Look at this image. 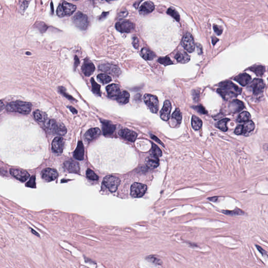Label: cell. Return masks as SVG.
<instances>
[{
    "label": "cell",
    "instance_id": "cell-1",
    "mask_svg": "<svg viewBox=\"0 0 268 268\" xmlns=\"http://www.w3.org/2000/svg\"><path fill=\"white\" fill-rule=\"evenodd\" d=\"M219 86L220 88L217 90V91L226 100L235 98L241 92V88L229 81L220 83Z\"/></svg>",
    "mask_w": 268,
    "mask_h": 268
},
{
    "label": "cell",
    "instance_id": "cell-2",
    "mask_svg": "<svg viewBox=\"0 0 268 268\" xmlns=\"http://www.w3.org/2000/svg\"><path fill=\"white\" fill-rule=\"evenodd\" d=\"M32 107V104L29 102L17 101L7 104L6 109L9 112H17L23 114H27L30 113Z\"/></svg>",
    "mask_w": 268,
    "mask_h": 268
},
{
    "label": "cell",
    "instance_id": "cell-3",
    "mask_svg": "<svg viewBox=\"0 0 268 268\" xmlns=\"http://www.w3.org/2000/svg\"><path fill=\"white\" fill-rule=\"evenodd\" d=\"M45 123V127L49 132L60 136H63L66 134V128L63 124L58 123L53 120H47Z\"/></svg>",
    "mask_w": 268,
    "mask_h": 268
},
{
    "label": "cell",
    "instance_id": "cell-4",
    "mask_svg": "<svg viewBox=\"0 0 268 268\" xmlns=\"http://www.w3.org/2000/svg\"><path fill=\"white\" fill-rule=\"evenodd\" d=\"M76 10V6L66 1H63L59 4L57 10V14L59 17L70 16L73 14Z\"/></svg>",
    "mask_w": 268,
    "mask_h": 268
},
{
    "label": "cell",
    "instance_id": "cell-5",
    "mask_svg": "<svg viewBox=\"0 0 268 268\" xmlns=\"http://www.w3.org/2000/svg\"><path fill=\"white\" fill-rule=\"evenodd\" d=\"M72 21L76 27L82 30L86 29L89 25L88 17L86 15L80 12L74 15Z\"/></svg>",
    "mask_w": 268,
    "mask_h": 268
},
{
    "label": "cell",
    "instance_id": "cell-6",
    "mask_svg": "<svg viewBox=\"0 0 268 268\" xmlns=\"http://www.w3.org/2000/svg\"><path fill=\"white\" fill-rule=\"evenodd\" d=\"M255 125L254 122L251 121H248L244 122L242 125H240L236 127L235 131V133L237 135H243L244 136H248L254 131Z\"/></svg>",
    "mask_w": 268,
    "mask_h": 268
},
{
    "label": "cell",
    "instance_id": "cell-7",
    "mask_svg": "<svg viewBox=\"0 0 268 268\" xmlns=\"http://www.w3.org/2000/svg\"><path fill=\"white\" fill-rule=\"evenodd\" d=\"M144 100L149 109L153 113H157L159 109V101L157 97L150 94H146Z\"/></svg>",
    "mask_w": 268,
    "mask_h": 268
},
{
    "label": "cell",
    "instance_id": "cell-8",
    "mask_svg": "<svg viewBox=\"0 0 268 268\" xmlns=\"http://www.w3.org/2000/svg\"><path fill=\"white\" fill-rule=\"evenodd\" d=\"M121 181L117 177L108 175L104 178L103 183L112 192L116 191L120 186Z\"/></svg>",
    "mask_w": 268,
    "mask_h": 268
},
{
    "label": "cell",
    "instance_id": "cell-9",
    "mask_svg": "<svg viewBox=\"0 0 268 268\" xmlns=\"http://www.w3.org/2000/svg\"><path fill=\"white\" fill-rule=\"evenodd\" d=\"M147 191V186L140 183H134L131 188V194L134 197H143Z\"/></svg>",
    "mask_w": 268,
    "mask_h": 268
},
{
    "label": "cell",
    "instance_id": "cell-10",
    "mask_svg": "<svg viewBox=\"0 0 268 268\" xmlns=\"http://www.w3.org/2000/svg\"><path fill=\"white\" fill-rule=\"evenodd\" d=\"M115 27L121 33H129L134 29L135 25L132 22L126 20H121L116 23Z\"/></svg>",
    "mask_w": 268,
    "mask_h": 268
},
{
    "label": "cell",
    "instance_id": "cell-11",
    "mask_svg": "<svg viewBox=\"0 0 268 268\" xmlns=\"http://www.w3.org/2000/svg\"><path fill=\"white\" fill-rule=\"evenodd\" d=\"M249 88L254 94L259 95L261 94L265 89V83L262 79H255L249 85Z\"/></svg>",
    "mask_w": 268,
    "mask_h": 268
},
{
    "label": "cell",
    "instance_id": "cell-12",
    "mask_svg": "<svg viewBox=\"0 0 268 268\" xmlns=\"http://www.w3.org/2000/svg\"><path fill=\"white\" fill-rule=\"evenodd\" d=\"M98 68L102 71L109 73L114 76H118L121 73V70L118 67L114 64H103L99 66Z\"/></svg>",
    "mask_w": 268,
    "mask_h": 268
},
{
    "label": "cell",
    "instance_id": "cell-13",
    "mask_svg": "<svg viewBox=\"0 0 268 268\" xmlns=\"http://www.w3.org/2000/svg\"><path fill=\"white\" fill-rule=\"evenodd\" d=\"M182 45L188 52H194L195 49V43L191 34L187 33L185 35L182 41Z\"/></svg>",
    "mask_w": 268,
    "mask_h": 268
},
{
    "label": "cell",
    "instance_id": "cell-14",
    "mask_svg": "<svg viewBox=\"0 0 268 268\" xmlns=\"http://www.w3.org/2000/svg\"><path fill=\"white\" fill-rule=\"evenodd\" d=\"M58 174L54 169L46 168L41 172V177L47 182H50L55 180L57 178Z\"/></svg>",
    "mask_w": 268,
    "mask_h": 268
},
{
    "label": "cell",
    "instance_id": "cell-15",
    "mask_svg": "<svg viewBox=\"0 0 268 268\" xmlns=\"http://www.w3.org/2000/svg\"><path fill=\"white\" fill-rule=\"evenodd\" d=\"M64 141L61 137L55 138L52 143V150L56 154H60L64 148Z\"/></svg>",
    "mask_w": 268,
    "mask_h": 268
},
{
    "label": "cell",
    "instance_id": "cell-16",
    "mask_svg": "<svg viewBox=\"0 0 268 268\" xmlns=\"http://www.w3.org/2000/svg\"><path fill=\"white\" fill-rule=\"evenodd\" d=\"M10 174L15 179L21 182H25L29 178V174L27 171L18 169H11Z\"/></svg>",
    "mask_w": 268,
    "mask_h": 268
},
{
    "label": "cell",
    "instance_id": "cell-17",
    "mask_svg": "<svg viewBox=\"0 0 268 268\" xmlns=\"http://www.w3.org/2000/svg\"><path fill=\"white\" fill-rule=\"evenodd\" d=\"M171 111V104L169 101H165L163 109L160 111V117L162 120L167 121L169 120Z\"/></svg>",
    "mask_w": 268,
    "mask_h": 268
},
{
    "label": "cell",
    "instance_id": "cell-18",
    "mask_svg": "<svg viewBox=\"0 0 268 268\" xmlns=\"http://www.w3.org/2000/svg\"><path fill=\"white\" fill-rule=\"evenodd\" d=\"M118 134L120 136L125 140L131 142H134L136 140L137 134L134 131H131L128 129H123L119 131Z\"/></svg>",
    "mask_w": 268,
    "mask_h": 268
},
{
    "label": "cell",
    "instance_id": "cell-19",
    "mask_svg": "<svg viewBox=\"0 0 268 268\" xmlns=\"http://www.w3.org/2000/svg\"><path fill=\"white\" fill-rule=\"evenodd\" d=\"M106 91L109 97L113 99H116L121 93L120 86L116 84H110L107 86Z\"/></svg>",
    "mask_w": 268,
    "mask_h": 268
},
{
    "label": "cell",
    "instance_id": "cell-20",
    "mask_svg": "<svg viewBox=\"0 0 268 268\" xmlns=\"http://www.w3.org/2000/svg\"><path fill=\"white\" fill-rule=\"evenodd\" d=\"M101 135V131L98 128H93L90 129L86 134H84V138L85 140L90 142L95 140Z\"/></svg>",
    "mask_w": 268,
    "mask_h": 268
},
{
    "label": "cell",
    "instance_id": "cell-21",
    "mask_svg": "<svg viewBox=\"0 0 268 268\" xmlns=\"http://www.w3.org/2000/svg\"><path fill=\"white\" fill-rule=\"evenodd\" d=\"M82 70L84 75L89 77L94 71L95 67L91 61H90L89 59H86L82 67Z\"/></svg>",
    "mask_w": 268,
    "mask_h": 268
},
{
    "label": "cell",
    "instance_id": "cell-22",
    "mask_svg": "<svg viewBox=\"0 0 268 268\" xmlns=\"http://www.w3.org/2000/svg\"><path fill=\"white\" fill-rule=\"evenodd\" d=\"M64 167L68 171L72 173H78L80 171L79 163L73 160H69L64 163Z\"/></svg>",
    "mask_w": 268,
    "mask_h": 268
},
{
    "label": "cell",
    "instance_id": "cell-23",
    "mask_svg": "<svg viewBox=\"0 0 268 268\" xmlns=\"http://www.w3.org/2000/svg\"><path fill=\"white\" fill-rule=\"evenodd\" d=\"M102 123V130L104 135L110 136L114 132L116 129V126L108 121H103Z\"/></svg>",
    "mask_w": 268,
    "mask_h": 268
},
{
    "label": "cell",
    "instance_id": "cell-24",
    "mask_svg": "<svg viewBox=\"0 0 268 268\" xmlns=\"http://www.w3.org/2000/svg\"><path fill=\"white\" fill-rule=\"evenodd\" d=\"M244 107L245 105L243 102L238 100H234L229 104V109L231 112L236 113L243 111Z\"/></svg>",
    "mask_w": 268,
    "mask_h": 268
},
{
    "label": "cell",
    "instance_id": "cell-25",
    "mask_svg": "<svg viewBox=\"0 0 268 268\" xmlns=\"http://www.w3.org/2000/svg\"><path fill=\"white\" fill-rule=\"evenodd\" d=\"M155 9L154 3L151 1H146L144 3L140 8V13L141 15L148 14L152 12Z\"/></svg>",
    "mask_w": 268,
    "mask_h": 268
},
{
    "label": "cell",
    "instance_id": "cell-26",
    "mask_svg": "<svg viewBox=\"0 0 268 268\" xmlns=\"http://www.w3.org/2000/svg\"><path fill=\"white\" fill-rule=\"evenodd\" d=\"M146 165L147 168L150 169H154L159 165V158L156 156L151 155L146 160Z\"/></svg>",
    "mask_w": 268,
    "mask_h": 268
},
{
    "label": "cell",
    "instance_id": "cell-27",
    "mask_svg": "<svg viewBox=\"0 0 268 268\" xmlns=\"http://www.w3.org/2000/svg\"><path fill=\"white\" fill-rule=\"evenodd\" d=\"M251 78L247 73H241L234 78V80L240 85L243 86H247L250 82Z\"/></svg>",
    "mask_w": 268,
    "mask_h": 268
},
{
    "label": "cell",
    "instance_id": "cell-28",
    "mask_svg": "<svg viewBox=\"0 0 268 268\" xmlns=\"http://www.w3.org/2000/svg\"><path fill=\"white\" fill-rule=\"evenodd\" d=\"M84 146L82 141H79L77 148L74 152V157L75 159H78L79 160H82L84 158Z\"/></svg>",
    "mask_w": 268,
    "mask_h": 268
},
{
    "label": "cell",
    "instance_id": "cell-29",
    "mask_svg": "<svg viewBox=\"0 0 268 268\" xmlns=\"http://www.w3.org/2000/svg\"><path fill=\"white\" fill-rule=\"evenodd\" d=\"M175 59L179 63H186L190 61V57L186 52L184 51H180L175 55Z\"/></svg>",
    "mask_w": 268,
    "mask_h": 268
},
{
    "label": "cell",
    "instance_id": "cell-30",
    "mask_svg": "<svg viewBox=\"0 0 268 268\" xmlns=\"http://www.w3.org/2000/svg\"><path fill=\"white\" fill-rule=\"evenodd\" d=\"M141 57L146 60H151L155 57V54L153 52L146 48L142 49L140 52Z\"/></svg>",
    "mask_w": 268,
    "mask_h": 268
},
{
    "label": "cell",
    "instance_id": "cell-31",
    "mask_svg": "<svg viewBox=\"0 0 268 268\" xmlns=\"http://www.w3.org/2000/svg\"><path fill=\"white\" fill-rule=\"evenodd\" d=\"M129 94L127 91H123L120 93L118 97L116 98L117 102L121 104H126L129 100Z\"/></svg>",
    "mask_w": 268,
    "mask_h": 268
},
{
    "label": "cell",
    "instance_id": "cell-32",
    "mask_svg": "<svg viewBox=\"0 0 268 268\" xmlns=\"http://www.w3.org/2000/svg\"><path fill=\"white\" fill-rule=\"evenodd\" d=\"M249 70L254 72L258 76H262L265 73V67L261 65H256L249 68Z\"/></svg>",
    "mask_w": 268,
    "mask_h": 268
},
{
    "label": "cell",
    "instance_id": "cell-33",
    "mask_svg": "<svg viewBox=\"0 0 268 268\" xmlns=\"http://www.w3.org/2000/svg\"><path fill=\"white\" fill-rule=\"evenodd\" d=\"M34 116L35 118L39 122H45L47 119L46 114L39 110H37L34 112Z\"/></svg>",
    "mask_w": 268,
    "mask_h": 268
},
{
    "label": "cell",
    "instance_id": "cell-34",
    "mask_svg": "<svg viewBox=\"0 0 268 268\" xmlns=\"http://www.w3.org/2000/svg\"><path fill=\"white\" fill-rule=\"evenodd\" d=\"M192 126L194 130L198 131L202 127V121L198 117L193 115L192 118Z\"/></svg>",
    "mask_w": 268,
    "mask_h": 268
},
{
    "label": "cell",
    "instance_id": "cell-35",
    "mask_svg": "<svg viewBox=\"0 0 268 268\" xmlns=\"http://www.w3.org/2000/svg\"><path fill=\"white\" fill-rule=\"evenodd\" d=\"M182 113L179 109H175L174 113L172 115V120L175 121L176 124H180L182 121Z\"/></svg>",
    "mask_w": 268,
    "mask_h": 268
},
{
    "label": "cell",
    "instance_id": "cell-36",
    "mask_svg": "<svg viewBox=\"0 0 268 268\" xmlns=\"http://www.w3.org/2000/svg\"><path fill=\"white\" fill-rule=\"evenodd\" d=\"M229 121V119L228 118L223 119L216 124V126L218 129H220V130L223 131V132H226L228 130L227 124Z\"/></svg>",
    "mask_w": 268,
    "mask_h": 268
},
{
    "label": "cell",
    "instance_id": "cell-37",
    "mask_svg": "<svg viewBox=\"0 0 268 268\" xmlns=\"http://www.w3.org/2000/svg\"><path fill=\"white\" fill-rule=\"evenodd\" d=\"M251 115L248 112H243L240 114L237 118L238 122L240 123L246 122L250 121Z\"/></svg>",
    "mask_w": 268,
    "mask_h": 268
},
{
    "label": "cell",
    "instance_id": "cell-38",
    "mask_svg": "<svg viewBox=\"0 0 268 268\" xmlns=\"http://www.w3.org/2000/svg\"><path fill=\"white\" fill-rule=\"evenodd\" d=\"M97 77L98 80L103 84H106L112 81L111 77L106 74H100Z\"/></svg>",
    "mask_w": 268,
    "mask_h": 268
},
{
    "label": "cell",
    "instance_id": "cell-39",
    "mask_svg": "<svg viewBox=\"0 0 268 268\" xmlns=\"http://www.w3.org/2000/svg\"><path fill=\"white\" fill-rule=\"evenodd\" d=\"M150 154L152 155L156 156L157 157H160L162 155V151L159 147L154 144H152V148L150 151Z\"/></svg>",
    "mask_w": 268,
    "mask_h": 268
},
{
    "label": "cell",
    "instance_id": "cell-40",
    "mask_svg": "<svg viewBox=\"0 0 268 268\" xmlns=\"http://www.w3.org/2000/svg\"><path fill=\"white\" fill-rule=\"evenodd\" d=\"M91 84L92 86V91L93 93H95V94L100 95H101V90L100 86L98 85L94 80V79H91Z\"/></svg>",
    "mask_w": 268,
    "mask_h": 268
},
{
    "label": "cell",
    "instance_id": "cell-41",
    "mask_svg": "<svg viewBox=\"0 0 268 268\" xmlns=\"http://www.w3.org/2000/svg\"><path fill=\"white\" fill-rule=\"evenodd\" d=\"M167 14L172 16L173 18L177 20V21H180V15L174 8L169 9L167 11Z\"/></svg>",
    "mask_w": 268,
    "mask_h": 268
},
{
    "label": "cell",
    "instance_id": "cell-42",
    "mask_svg": "<svg viewBox=\"0 0 268 268\" xmlns=\"http://www.w3.org/2000/svg\"><path fill=\"white\" fill-rule=\"evenodd\" d=\"M158 61L160 63L165 65V66H168V65H170V64H173L172 61L170 60V58L168 57H166L163 58H160L158 59Z\"/></svg>",
    "mask_w": 268,
    "mask_h": 268
},
{
    "label": "cell",
    "instance_id": "cell-43",
    "mask_svg": "<svg viewBox=\"0 0 268 268\" xmlns=\"http://www.w3.org/2000/svg\"><path fill=\"white\" fill-rule=\"evenodd\" d=\"M86 175L89 179L92 180L97 181L98 179V176L95 174L94 172L91 169H88L87 170Z\"/></svg>",
    "mask_w": 268,
    "mask_h": 268
},
{
    "label": "cell",
    "instance_id": "cell-44",
    "mask_svg": "<svg viewBox=\"0 0 268 268\" xmlns=\"http://www.w3.org/2000/svg\"><path fill=\"white\" fill-rule=\"evenodd\" d=\"M35 26L38 29V30H40L41 33H44L45 31H46L47 29V26L43 22H37V23L35 25Z\"/></svg>",
    "mask_w": 268,
    "mask_h": 268
},
{
    "label": "cell",
    "instance_id": "cell-45",
    "mask_svg": "<svg viewBox=\"0 0 268 268\" xmlns=\"http://www.w3.org/2000/svg\"><path fill=\"white\" fill-rule=\"evenodd\" d=\"M29 1L27 0H23L21 2L20 5V11L21 13L23 14L25 11L27 9V7L29 6Z\"/></svg>",
    "mask_w": 268,
    "mask_h": 268
},
{
    "label": "cell",
    "instance_id": "cell-46",
    "mask_svg": "<svg viewBox=\"0 0 268 268\" xmlns=\"http://www.w3.org/2000/svg\"><path fill=\"white\" fill-rule=\"evenodd\" d=\"M224 214L227 215H243L244 213L243 211H241L239 209H235L234 211H223Z\"/></svg>",
    "mask_w": 268,
    "mask_h": 268
},
{
    "label": "cell",
    "instance_id": "cell-47",
    "mask_svg": "<svg viewBox=\"0 0 268 268\" xmlns=\"http://www.w3.org/2000/svg\"><path fill=\"white\" fill-rule=\"evenodd\" d=\"M147 259H148L149 261L154 263L155 265H162V261L160 259H158L157 258L155 257L154 256H149Z\"/></svg>",
    "mask_w": 268,
    "mask_h": 268
},
{
    "label": "cell",
    "instance_id": "cell-48",
    "mask_svg": "<svg viewBox=\"0 0 268 268\" xmlns=\"http://www.w3.org/2000/svg\"><path fill=\"white\" fill-rule=\"evenodd\" d=\"M193 109H195L197 112H198V113L202 114H205L207 113V112L206 111L205 109L202 106H193Z\"/></svg>",
    "mask_w": 268,
    "mask_h": 268
},
{
    "label": "cell",
    "instance_id": "cell-49",
    "mask_svg": "<svg viewBox=\"0 0 268 268\" xmlns=\"http://www.w3.org/2000/svg\"><path fill=\"white\" fill-rule=\"evenodd\" d=\"M26 186L31 188H34L35 186V177L34 176L31 177L29 182L26 183Z\"/></svg>",
    "mask_w": 268,
    "mask_h": 268
},
{
    "label": "cell",
    "instance_id": "cell-50",
    "mask_svg": "<svg viewBox=\"0 0 268 268\" xmlns=\"http://www.w3.org/2000/svg\"><path fill=\"white\" fill-rule=\"evenodd\" d=\"M59 91L64 95V97H66L67 98H68V99H70V100H74V98H73L72 97H71L70 95H69L66 93V90H65L64 88H63V87H60L59 88Z\"/></svg>",
    "mask_w": 268,
    "mask_h": 268
},
{
    "label": "cell",
    "instance_id": "cell-51",
    "mask_svg": "<svg viewBox=\"0 0 268 268\" xmlns=\"http://www.w3.org/2000/svg\"><path fill=\"white\" fill-rule=\"evenodd\" d=\"M132 45L134 46V47L135 48H137L139 46V41L138 40L137 38L136 37H134L132 40Z\"/></svg>",
    "mask_w": 268,
    "mask_h": 268
},
{
    "label": "cell",
    "instance_id": "cell-52",
    "mask_svg": "<svg viewBox=\"0 0 268 268\" xmlns=\"http://www.w3.org/2000/svg\"><path fill=\"white\" fill-rule=\"evenodd\" d=\"M214 29L215 32L217 34H218V35H220V34L222 33V29L216 25L214 26Z\"/></svg>",
    "mask_w": 268,
    "mask_h": 268
},
{
    "label": "cell",
    "instance_id": "cell-53",
    "mask_svg": "<svg viewBox=\"0 0 268 268\" xmlns=\"http://www.w3.org/2000/svg\"><path fill=\"white\" fill-rule=\"evenodd\" d=\"M258 250H259V252H260L263 256H267V253L261 247H260L259 246H257Z\"/></svg>",
    "mask_w": 268,
    "mask_h": 268
},
{
    "label": "cell",
    "instance_id": "cell-54",
    "mask_svg": "<svg viewBox=\"0 0 268 268\" xmlns=\"http://www.w3.org/2000/svg\"><path fill=\"white\" fill-rule=\"evenodd\" d=\"M151 138H152L153 140H155V141H157V143L160 144H161V145H162V146H164V145H163V143L160 141V140H159L156 136H154V135H151Z\"/></svg>",
    "mask_w": 268,
    "mask_h": 268
},
{
    "label": "cell",
    "instance_id": "cell-55",
    "mask_svg": "<svg viewBox=\"0 0 268 268\" xmlns=\"http://www.w3.org/2000/svg\"><path fill=\"white\" fill-rule=\"evenodd\" d=\"M69 109H70V111H71V112L73 114H77L78 113V112H77L76 109H75L74 107H72V106H69Z\"/></svg>",
    "mask_w": 268,
    "mask_h": 268
},
{
    "label": "cell",
    "instance_id": "cell-56",
    "mask_svg": "<svg viewBox=\"0 0 268 268\" xmlns=\"http://www.w3.org/2000/svg\"><path fill=\"white\" fill-rule=\"evenodd\" d=\"M4 107H5L4 103L2 102V101H0V112L2 111L4 109Z\"/></svg>",
    "mask_w": 268,
    "mask_h": 268
},
{
    "label": "cell",
    "instance_id": "cell-57",
    "mask_svg": "<svg viewBox=\"0 0 268 268\" xmlns=\"http://www.w3.org/2000/svg\"><path fill=\"white\" fill-rule=\"evenodd\" d=\"M79 59H78V58L77 57V56H75V67L76 66H77L78 64H79Z\"/></svg>",
    "mask_w": 268,
    "mask_h": 268
},
{
    "label": "cell",
    "instance_id": "cell-58",
    "mask_svg": "<svg viewBox=\"0 0 268 268\" xmlns=\"http://www.w3.org/2000/svg\"><path fill=\"white\" fill-rule=\"evenodd\" d=\"M209 200L212 201H213V202H216V201L218 199V198L217 197H212V198H209Z\"/></svg>",
    "mask_w": 268,
    "mask_h": 268
},
{
    "label": "cell",
    "instance_id": "cell-59",
    "mask_svg": "<svg viewBox=\"0 0 268 268\" xmlns=\"http://www.w3.org/2000/svg\"><path fill=\"white\" fill-rule=\"evenodd\" d=\"M102 1H107V2H109V1H114V0H102Z\"/></svg>",
    "mask_w": 268,
    "mask_h": 268
},
{
    "label": "cell",
    "instance_id": "cell-60",
    "mask_svg": "<svg viewBox=\"0 0 268 268\" xmlns=\"http://www.w3.org/2000/svg\"><path fill=\"white\" fill-rule=\"evenodd\" d=\"M73 1H77V0H73Z\"/></svg>",
    "mask_w": 268,
    "mask_h": 268
}]
</instances>
